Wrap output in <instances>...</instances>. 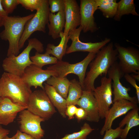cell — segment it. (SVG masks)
I'll list each match as a JSON object with an SVG mask.
<instances>
[{
	"mask_svg": "<svg viewBox=\"0 0 139 139\" xmlns=\"http://www.w3.org/2000/svg\"><path fill=\"white\" fill-rule=\"evenodd\" d=\"M117 58L118 53L112 42L102 48L89 64L90 69L86 74L83 90L93 92L95 88L96 79L100 75L106 74Z\"/></svg>",
	"mask_w": 139,
	"mask_h": 139,
	"instance_id": "obj_1",
	"label": "cell"
},
{
	"mask_svg": "<svg viewBox=\"0 0 139 139\" xmlns=\"http://www.w3.org/2000/svg\"><path fill=\"white\" fill-rule=\"evenodd\" d=\"M32 91L21 77L4 72L0 79V96L21 106L28 107Z\"/></svg>",
	"mask_w": 139,
	"mask_h": 139,
	"instance_id": "obj_2",
	"label": "cell"
},
{
	"mask_svg": "<svg viewBox=\"0 0 139 139\" xmlns=\"http://www.w3.org/2000/svg\"><path fill=\"white\" fill-rule=\"evenodd\" d=\"M34 14L23 17L8 16L4 19V29L0 33V37L2 40L8 42L7 57L18 55L20 50L19 42L25 26Z\"/></svg>",
	"mask_w": 139,
	"mask_h": 139,
	"instance_id": "obj_3",
	"label": "cell"
},
{
	"mask_svg": "<svg viewBox=\"0 0 139 139\" xmlns=\"http://www.w3.org/2000/svg\"><path fill=\"white\" fill-rule=\"evenodd\" d=\"M28 42V46L20 54L12 55L4 59L2 66L5 72L21 77L26 68L33 64L30 58L31 50L34 49L40 53L44 51L43 44L37 38L30 39Z\"/></svg>",
	"mask_w": 139,
	"mask_h": 139,
	"instance_id": "obj_4",
	"label": "cell"
},
{
	"mask_svg": "<svg viewBox=\"0 0 139 139\" xmlns=\"http://www.w3.org/2000/svg\"><path fill=\"white\" fill-rule=\"evenodd\" d=\"M96 54L89 53L82 60L75 64H71L62 60H58L56 64L49 66L46 69L54 71L56 73L57 76L59 77H66L70 74L76 75L78 77L79 81L82 89L87 68L95 58Z\"/></svg>",
	"mask_w": 139,
	"mask_h": 139,
	"instance_id": "obj_5",
	"label": "cell"
},
{
	"mask_svg": "<svg viewBox=\"0 0 139 139\" xmlns=\"http://www.w3.org/2000/svg\"><path fill=\"white\" fill-rule=\"evenodd\" d=\"M27 109L45 120L49 119L56 112L44 90L42 89L32 92Z\"/></svg>",
	"mask_w": 139,
	"mask_h": 139,
	"instance_id": "obj_6",
	"label": "cell"
},
{
	"mask_svg": "<svg viewBox=\"0 0 139 139\" xmlns=\"http://www.w3.org/2000/svg\"><path fill=\"white\" fill-rule=\"evenodd\" d=\"M50 12L48 0H44L40 9L25 26L19 42L20 50L23 47L26 41L33 32L37 31L46 32V27L49 22Z\"/></svg>",
	"mask_w": 139,
	"mask_h": 139,
	"instance_id": "obj_7",
	"label": "cell"
},
{
	"mask_svg": "<svg viewBox=\"0 0 139 139\" xmlns=\"http://www.w3.org/2000/svg\"><path fill=\"white\" fill-rule=\"evenodd\" d=\"M114 46L118 53V65L123 75L139 74V51L133 47H125L117 43Z\"/></svg>",
	"mask_w": 139,
	"mask_h": 139,
	"instance_id": "obj_8",
	"label": "cell"
},
{
	"mask_svg": "<svg viewBox=\"0 0 139 139\" xmlns=\"http://www.w3.org/2000/svg\"><path fill=\"white\" fill-rule=\"evenodd\" d=\"M100 85L95 88L93 94L97 103L100 118H105L113 103L112 80L106 76L101 79Z\"/></svg>",
	"mask_w": 139,
	"mask_h": 139,
	"instance_id": "obj_9",
	"label": "cell"
},
{
	"mask_svg": "<svg viewBox=\"0 0 139 139\" xmlns=\"http://www.w3.org/2000/svg\"><path fill=\"white\" fill-rule=\"evenodd\" d=\"M45 120L28 110H23L19 112L18 122L20 131L33 137L41 139L45 134V131L41 126V122Z\"/></svg>",
	"mask_w": 139,
	"mask_h": 139,
	"instance_id": "obj_10",
	"label": "cell"
},
{
	"mask_svg": "<svg viewBox=\"0 0 139 139\" xmlns=\"http://www.w3.org/2000/svg\"><path fill=\"white\" fill-rule=\"evenodd\" d=\"M82 31L80 25L77 28L70 31L68 36L71 40L72 43L70 46L67 48L66 54H69L77 51L88 52L97 54L102 48L110 42L109 38H105L100 42H84L81 41L79 39L80 33Z\"/></svg>",
	"mask_w": 139,
	"mask_h": 139,
	"instance_id": "obj_11",
	"label": "cell"
},
{
	"mask_svg": "<svg viewBox=\"0 0 139 139\" xmlns=\"http://www.w3.org/2000/svg\"><path fill=\"white\" fill-rule=\"evenodd\" d=\"M107 74L108 77L113 81L112 87L114 95L113 102L120 99H125L132 102L137 103L138 101L137 97H132L129 95L128 92L131 90L130 88H126L123 86L120 81V79L124 76L116 62L111 66L108 71Z\"/></svg>",
	"mask_w": 139,
	"mask_h": 139,
	"instance_id": "obj_12",
	"label": "cell"
},
{
	"mask_svg": "<svg viewBox=\"0 0 139 139\" xmlns=\"http://www.w3.org/2000/svg\"><path fill=\"white\" fill-rule=\"evenodd\" d=\"M53 76H57L56 73L54 71L43 70L32 64L26 68L21 77L31 88L33 86L36 88L39 87L44 90L43 83Z\"/></svg>",
	"mask_w": 139,
	"mask_h": 139,
	"instance_id": "obj_13",
	"label": "cell"
},
{
	"mask_svg": "<svg viewBox=\"0 0 139 139\" xmlns=\"http://www.w3.org/2000/svg\"><path fill=\"white\" fill-rule=\"evenodd\" d=\"M80 6L81 26L84 33L94 32L98 29L94 14L98 9L95 0H81Z\"/></svg>",
	"mask_w": 139,
	"mask_h": 139,
	"instance_id": "obj_14",
	"label": "cell"
},
{
	"mask_svg": "<svg viewBox=\"0 0 139 139\" xmlns=\"http://www.w3.org/2000/svg\"><path fill=\"white\" fill-rule=\"evenodd\" d=\"M137 104L125 99H119L113 102L105 118L104 125L100 131V135H103L106 131L111 129L115 119L137 107Z\"/></svg>",
	"mask_w": 139,
	"mask_h": 139,
	"instance_id": "obj_15",
	"label": "cell"
},
{
	"mask_svg": "<svg viewBox=\"0 0 139 139\" xmlns=\"http://www.w3.org/2000/svg\"><path fill=\"white\" fill-rule=\"evenodd\" d=\"M65 24L63 32L68 35L71 31L80 26L81 23L80 6L75 0H64Z\"/></svg>",
	"mask_w": 139,
	"mask_h": 139,
	"instance_id": "obj_16",
	"label": "cell"
},
{
	"mask_svg": "<svg viewBox=\"0 0 139 139\" xmlns=\"http://www.w3.org/2000/svg\"><path fill=\"white\" fill-rule=\"evenodd\" d=\"M27 108V107L13 102L8 98H1L0 101V124L6 126L12 123L18 113Z\"/></svg>",
	"mask_w": 139,
	"mask_h": 139,
	"instance_id": "obj_17",
	"label": "cell"
},
{
	"mask_svg": "<svg viewBox=\"0 0 139 139\" xmlns=\"http://www.w3.org/2000/svg\"><path fill=\"white\" fill-rule=\"evenodd\" d=\"M92 92L83 90L82 94L76 105L86 112V120L98 122L100 118L97 101Z\"/></svg>",
	"mask_w": 139,
	"mask_h": 139,
	"instance_id": "obj_18",
	"label": "cell"
},
{
	"mask_svg": "<svg viewBox=\"0 0 139 139\" xmlns=\"http://www.w3.org/2000/svg\"><path fill=\"white\" fill-rule=\"evenodd\" d=\"M49 23L47 24L48 34L55 39L60 38V34L63 32L65 24L64 11L59 12L55 14L50 12L48 15Z\"/></svg>",
	"mask_w": 139,
	"mask_h": 139,
	"instance_id": "obj_19",
	"label": "cell"
},
{
	"mask_svg": "<svg viewBox=\"0 0 139 139\" xmlns=\"http://www.w3.org/2000/svg\"><path fill=\"white\" fill-rule=\"evenodd\" d=\"M44 90L52 104L64 118H66L65 111L67 105L66 99L62 97L52 86L44 83Z\"/></svg>",
	"mask_w": 139,
	"mask_h": 139,
	"instance_id": "obj_20",
	"label": "cell"
},
{
	"mask_svg": "<svg viewBox=\"0 0 139 139\" xmlns=\"http://www.w3.org/2000/svg\"><path fill=\"white\" fill-rule=\"evenodd\" d=\"M138 110V106L131 110L119 123L118 127L120 128H122L126 125L125 127L123 129L120 137L121 139H125L130 129L139 125Z\"/></svg>",
	"mask_w": 139,
	"mask_h": 139,
	"instance_id": "obj_21",
	"label": "cell"
},
{
	"mask_svg": "<svg viewBox=\"0 0 139 139\" xmlns=\"http://www.w3.org/2000/svg\"><path fill=\"white\" fill-rule=\"evenodd\" d=\"M61 40L57 46L54 44H48L46 48V52L49 54H51L56 58L58 60H62V58L66 54L67 48V44L69 38L68 35H66L63 31L60 34Z\"/></svg>",
	"mask_w": 139,
	"mask_h": 139,
	"instance_id": "obj_22",
	"label": "cell"
},
{
	"mask_svg": "<svg viewBox=\"0 0 139 139\" xmlns=\"http://www.w3.org/2000/svg\"><path fill=\"white\" fill-rule=\"evenodd\" d=\"M46 82L47 84L53 86L62 97L66 99L70 82L66 77L51 76Z\"/></svg>",
	"mask_w": 139,
	"mask_h": 139,
	"instance_id": "obj_23",
	"label": "cell"
},
{
	"mask_svg": "<svg viewBox=\"0 0 139 139\" xmlns=\"http://www.w3.org/2000/svg\"><path fill=\"white\" fill-rule=\"evenodd\" d=\"M129 14L136 16L139 15L136 11L134 1L121 0L118 2L116 13L114 18V20L119 21L123 15Z\"/></svg>",
	"mask_w": 139,
	"mask_h": 139,
	"instance_id": "obj_24",
	"label": "cell"
},
{
	"mask_svg": "<svg viewBox=\"0 0 139 139\" xmlns=\"http://www.w3.org/2000/svg\"><path fill=\"white\" fill-rule=\"evenodd\" d=\"M67 98L66 99L67 106L75 105L82 95L83 90L79 81L75 79L70 81Z\"/></svg>",
	"mask_w": 139,
	"mask_h": 139,
	"instance_id": "obj_25",
	"label": "cell"
},
{
	"mask_svg": "<svg viewBox=\"0 0 139 139\" xmlns=\"http://www.w3.org/2000/svg\"><path fill=\"white\" fill-rule=\"evenodd\" d=\"M99 9L105 18H114L116 13L117 3L116 0H95Z\"/></svg>",
	"mask_w": 139,
	"mask_h": 139,
	"instance_id": "obj_26",
	"label": "cell"
},
{
	"mask_svg": "<svg viewBox=\"0 0 139 139\" xmlns=\"http://www.w3.org/2000/svg\"><path fill=\"white\" fill-rule=\"evenodd\" d=\"M30 58L33 64L41 68L46 65L55 64L58 60L55 57L50 56L46 52L42 54L36 52L35 55L30 57Z\"/></svg>",
	"mask_w": 139,
	"mask_h": 139,
	"instance_id": "obj_27",
	"label": "cell"
},
{
	"mask_svg": "<svg viewBox=\"0 0 139 139\" xmlns=\"http://www.w3.org/2000/svg\"><path fill=\"white\" fill-rule=\"evenodd\" d=\"M94 129L92 128L89 124L85 123L80 131L71 134H67L59 139H86L87 136Z\"/></svg>",
	"mask_w": 139,
	"mask_h": 139,
	"instance_id": "obj_28",
	"label": "cell"
},
{
	"mask_svg": "<svg viewBox=\"0 0 139 139\" xmlns=\"http://www.w3.org/2000/svg\"><path fill=\"white\" fill-rule=\"evenodd\" d=\"M44 0H18V3L27 10L31 12L38 10Z\"/></svg>",
	"mask_w": 139,
	"mask_h": 139,
	"instance_id": "obj_29",
	"label": "cell"
},
{
	"mask_svg": "<svg viewBox=\"0 0 139 139\" xmlns=\"http://www.w3.org/2000/svg\"><path fill=\"white\" fill-rule=\"evenodd\" d=\"M48 3L50 12L55 14L56 12L64 11V0H49Z\"/></svg>",
	"mask_w": 139,
	"mask_h": 139,
	"instance_id": "obj_30",
	"label": "cell"
},
{
	"mask_svg": "<svg viewBox=\"0 0 139 139\" xmlns=\"http://www.w3.org/2000/svg\"><path fill=\"white\" fill-rule=\"evenodd\" d=\"M3 7L9 14H11L19 4L18 0H2Z\"/></svg>",
	"mask_w": 139,
	"mask_h": 139,
	"instance_id": "obj_31",
	"label": "cell"
},
{
	"mask_svg": "<svg viewBox=\"0 0 139 139\" xmlns=\"http://www.w3.org/2000/svg\"><path fill=\"white\" fill-rule=\"evenodd\" d=\"M123 129L118 127L115 129L112 128L105 132V134L103 139H115L120 137Z\"/></svg>",
	"mask_w": 139,
	"mask_h": 139,
	"instance_id": "obj_32",
	"label": "cell"
},
{
	"mask_svg": "<svg viewBox=\"0 0 139 139\" xmlns=\"http://www.w3.org/2000/svg\"><path fill=\"white\" fill-rule=\"evenodd\" d=\"M124 77L126 81L130 83L135 89L136 97L139 103V87L136 84V80L131 76L129 74H125Z\"/></svg>",
	"mask_w": 139,
	"mask_h": 139,
	"instance_id": "obj_33",
	"label": "cell"
},
{
	"mask_svg": "<svg viewBox=\"0 0 139 139\" xmlns=\"http://www.w3.org/2000/svg\"><path fill=\"white\" fill-rule=\"evenodd\" d=\"M77 108L74 105L67 106L65 111V114L66 116H68L69 119H71L74 118Z\"/></svg>",
	"mask_w": 139,
	"mask_h": 139,
	"instance_id": "obj_34",
	"label": "cell"
},
{
	"mask_svg": "<svg viewBox=\"0 0 139 139\" xmlns=\"http://www.w3.org/2000/svg\"><path fill=\"white\" fill-rule=\"evenodd\" d=\"M75 116L78 121L86 120L87 118L86 112L81 107L77 108Z\"/></svg>",
	"mask_w": 139,
	"mask_h": 139,
	"instance_id": "obj_35",
	"label": "cell"
},
{
	"mask_svg": "<svg viewBox=\"0 0 139 139\" xmlns=\"http://www.w3.org/2000/svg\"><path fill=\"white\" fill-rule=\"evenodd\" d=\"M12 137L14 139H37L29 135L22 132L19 130H17L16 133Z\"/></svg>",
	"mask_w": 139,
	"mask_h": 139,
	"instance_id": "obj_36",
	"label": "cell"
},
{
	"mask_svg": "<svg viewBox=\"0 0 139 139\" xmlns=\"http://www.w3.org/2000/svg\"><path fill=\"white\" fill-rule=\"evenodd\" d=\"M10 131L8 129L3 128L0 125V139H2L10 133Z\"/></svg>",
	"mask_w": 139,
	"mask_h": 139,
	"instance_id": "obj_37",
	"label": "cell"
},
{
	"mask_svg": "<svg viewBox=\"0 0 139 139\" xmlns=\"http://www.w3.org/2000/svg\"><path fill=\"white\" fill-rule=\"evenodd\" d=\"M2 0H0V17L4 19L8 16V14L4 9L2 4Z\"/></svg>",
	"mask_w": 139,
	"mask_h": 139,
	"instance_id": "obj_38",
	"label": "cell"
},
{
	"mask_svg": "<svg viewBox=\"0 0 139 139\" xmlns=\"http://www.w3.org/2000/svg\"><path fill=\"white\" fill-rule=\"evenodd\" d=\"M131 76L133 77L136 80L139 81V74H132L131 75Z\"/></svg>",
	"mask_w": 139,
	"mask_h": 139,
	"instance_id": "obj_39",
	"label": "cell"
},
{
	"mask_svg": "<svg viewBox=\"0 0 139 139\" xmlns=\"http://www.w3.org/2000/svg\"><path fill=\"white\" fill-rule=\"evenodd\" d=\"M3 19L0 17V27L3 26Z\"/></svg>",
	"mask_w": 139,
	"mask_h": 139,
	"instance_id": "obj_40",
	"label": "cell"
},
{
	"mask_svg": "<svg viewBox=\"0 0 139 139\" xmlns=\"http://www.w3.org/2000/svg\"><path fill=\"white\" fill-rule=\"evenodd\" d=\"M7 135L6 136L2 139H14L12 137H10Z\"/></svg>",
	"mask_w": 139,
	"mask_h": 139,
	"instance_id": "obj_41",
	"label": "cell"
},
{
	"mask_svg": "<svg viewBox=\"0 0 139 139\" xmlns=\"http://www.w3.org/2000/svg\"><path fill=\"white\" fill-rule=\"evenodd\" d=\"M1 97L0 96V100H1Z\"/></svg>",
	"mask_w": 139,
	"mask_h": 139,
	"instance_id": "obj_42",
	"label": "cell"
}]
</instances>
